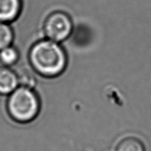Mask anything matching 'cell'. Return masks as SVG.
Masks as SVG:
<instances>
[{"instance_id":"6da1fadb","label":"cell","mask_w":151,"mask_h":151,"mask_svg":"<svg viewBox=\"0 0 151 151\" xmlns=\"http://www.w3.org/2000/svg\"><path fill=\"white\" fill-rule=\"evenodd\" d=\"M29 58L32 68L44 77L57 76L66 67L64 51L58 42L50 39L35 43L31 48Z\"/></svg>"},{"instance_id":"7a4b0ae2","label":"cell","mask_w":151,"mask_h":151,"mask_svg":"<svg viewBox=\"0 0 151 151\" xmlns=\"http://www.w3.org/2000/svg\"><path fill=\"white\" fill-rule=\"evenodd\" d=\"M9 116L18 122H28L38 115L40 103L35 92L27 86L18 87L9 95L7 101Z\"/></svg>"},{"instance_id":"3957f363","label":"cell","mask_w":151,"mask_h":151,"mask_svg":"<svg viewBox=\"0 0 151 151\" xmlns=\"http://www.w3.org/2000/svg\"><path fill=\"white\" fill-rule=\"evenodd\" d=\"M72 29L70 18L61 12H56L49 16L44 23V32L47 38L55 42L66 39L70 35Z\"/></svg>"},{"instance_id":"277c9868","label":"cell","mask_w":151,"mask_h":151,"mask_svg":"<svg viewBox=\"0 0 151 151\" xmlns=\"http://www.w3.org/2000/svg\"><path fill=\"white\" fill-rule=\"evenodd\" d=\"M19 78L7 66H0V95H10L19 87Z\"/></svg>"},{"instance_id":"5b68a950","label":"cell","mask_w":151,"mask_h":151,"mask_svg":"<svg viewBox=\"0 0 151 151\" xmlns=\"http://www.w3.org/2000/svg\"><path fill=\"white\" fill-rule=\"evenodd\" d=\"M21 0H0V22L9 23L19 16Z\"/></svg>"},{"instance_id":"8992f818","label":"cell","mask_w":151,"mask_h":151,"mask_svg":"<svg viewBox=\"0 0 151 151\" xmlns=\"http://www.w3.org/2000/svg\"><path fill=\"white\" fill-rule=\"evenodd\" d=\"M116 151H145V147L138 139L128 137L118 144Z\"/></svg>"},{"instance_id":"52a82bcc","label":"cell","mask_w":151,"mask_h":151,"mask_svg":"<svg viewBox=\"0 0 151 151\" xmlns=\"http://www.w3.org/2000/svg\"><path fill=\"white\" fill-rule=\"evenodd\" d=\"M19 59V52L15 47L12 46L0 50V62L2 66H9L14 65Z\"/></svg>"},{"instance_id":"ba28073f","label":"cell","mask_w":151,"mask_h":151,"mask_svg":"<svg viewBox=\"0 0 151 151\" xmlns=\"http://www.w3.org/2000/svg\"><path fill=\"white\" fill-rule=\"evenodd\" d=\"M13 32L8 23L0 22V50L11 46Z\"/></svg>"}]
</instances>
